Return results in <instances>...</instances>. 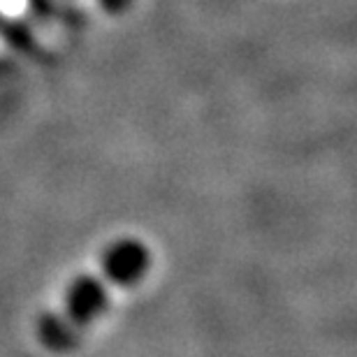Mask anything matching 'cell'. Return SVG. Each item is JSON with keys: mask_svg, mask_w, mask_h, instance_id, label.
<instances>
[{"mask_svg": "<svg viewBox=\"0 0 357 357\" xmlns=\"http://www.w3.org/2000/svg\"><path fill=\"white\" fill-rule=\"evenodd\" d=\"M107 10H112V12H119V10H123V7L130 3V0H100Z\"/></svg>", "mask_w": 357, "mask_h": 357, "instance_id": "3", "label": "cell"}, {"mask_svg": "<svg viewBox=\"0 0 357 357\" xmlns=\"http://www.w3.org/2000/svg\"><path fill=\"white\" fill-rule=\"evenodd\" d=\"M151 251L144 241L135 237H121L112 241L100 255V271L109 285L116 288H135L151 269Z\"/></svg>", "mask_w": 357, "mask_h": 357, "instance_id": "2", "label": "cell"}, {"mask_svg": "<svg viewBox=\"0 0 357 357\" xmlns=\"http://www.w3.org/2000/svg\"><path fill=\"white\" fill-rule=\"evenodd\" d=\"M107 281L79 274L68 285L59 311H49L38 323L40 344L52 353H70L82 344L86 332L109 309Z\"/></svg>", "mask_w": 357, "mask_h": 357, "instance_id": "1", "label": "cell"}]
</instances>
